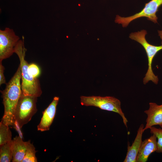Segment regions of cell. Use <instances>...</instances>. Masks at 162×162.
Wrapping results in <instances>:
<instances>
[{
	"label": "cell",
	"mask_w": 162,
	"mask_h": 162,
	"mask_svg": "<svg viewBox=\"0 0 162 162\" xmlns=\"http://www.w3.org/2000/svg\"><path fill=\"white\" fill-rule=\"evenodd\" d=\"M12 140L0 146V162H10L12 161Z\"/></svg>",
	"instance_id": "obj_13"
},
{
	"label": "cell",
	"mask_w": 162,
	"mask_h": 162,
	"mask_svg": "<svg viewBox=\"0 0 162 162\" xmlns=\"http://www.w3.org/2000/svg\"><path fill=\"white\" fill-rule=\"evenodd\" d=\"M20 40L13 29L7 27L4 30H0V62L14 53L15 46Z\"/></svg>",
	"instance_id": "obj_7"
},
{
	"label": "cell",
	"mask_w": 162,
	"mask_h": 162,
	"mask_svg": "<svg viewBox=\"0 0 162 162\" xmlns=\"http://www.w3.org/2000/svg\"><path fill=\"white\" fill-rule=\"evenodd\" d=\"M59 99L58 97H55L52 101L44 111L40 122L37 126L38 130L44 131L49 130L55 116Z\"/></svg>",
	"instance_id": "obj_9"
},
{
	"label": "cell",
	"mask_w": 162,
	"mask_h": 162,
	"mask_svg": "<svg viewBox=\"0 0 162 162\" xmlns=\"http://www.w3.org/2000/svg\"><path fill=\"white\" fill-rule=\"evenodd\" d=\"M37 97L22 94L15 114V123H17L20 128L29 122L37 111Z\"/></svg>",
	"instance_id": "obj_5"
},
{
	"label": "cell",
	"mask_w": 162,
	"mask_h": 162,
	"mask_svg": "<svg viewBox=\"0 0 162 162\" xmlns=\"http://www.w3.org/2000/svg\"><path fill=\"white\" fill-rule=\"evenodd\" d=\"M162 4V0H151L146 3L143 8L139 12L127 17L116 16L115 22L122 24L123 27H127L133 20L141 17H145L154 23L158 22L156 13L159 7Z\"/></svg>",
	"instance_id": "obj_6"
},
{
	"label": "cell",
	"mask_w": 162,
	"mask_h": 162,
	"mask_svg": "<svg viewBox=\"0 0 162 162\" xmlns=\"http://www.w3.org/2000/svg\"><path fill=\"white\" fill-rule=\"evenodd\" d=\"M12 162H22L26 152L27 142H24L20 136L12 140Z\"/></svg>",
	"instance_id": "obj_12"
},
{
	"label": "cell",
	"mask_w": 162,
	"mask_h": 162,
	"mask_svg": "<svg viewBox=\"0 0 162 162\" xmlns=\"http://www.w3.org/2000/svg\"><path fill=\"white\" fill-rule=\"evenodd\" d=\"M37 152L32 144L30 140L27 142V148L24 157L22 162H37V158L35 156Z\"/></svg>",
	"instance_id": "obj_15"
},
{
	"label": "cell",
	"mask_w": 162,
	"mask_h": 162,
	"mask_svg": "<svg viewBox=\"0 0 162 162\" xmlns=\"http://www.w3.org/2000/svg\"><path fill=\"white\" fill-rule=\"evenodd\" d=\"M144 128L143 124H141L132 145L130 146L128 145L126 155L123 162H136V158L142 142V136Z\"/></svg>",
	"instance_id": "obj_11"
},
{
	"label": "cell",
	"mask_w": 162,
	"mask_h": 162,
	"mask_svg": "<svg viewBox=\"0 0 162 162\" xmlns=\"http://www.w3.org/2000/svg\"><path fill=\"white\" fill-rule=\"evenodd\" d=\"M149 129L151 133L155 135L158 139L157 150L156 152L162 153V129L154 126L151 127Z\"/></svg>",
	"instance_id": "obj_16"
},
{
	"label": "cell",
	"mask_w": 162,
	"mask_h": 162,
	"mask_svg": "<svg viewBox=\"0 0 162 162\" xmlns=\"http://www.w3.org/2000/svg\"><path fill=\"white\" fill-rule=\"evenodd\" d=\"M80 98V103L82 105L94 106L102 110L118 113L121 116L124 125L127 128L128 120L122 111L121 102L118 99L111 96H81Z\"/></svg>",
	"instance_id": "obj_4"
},
{
	"label": "cell",
	"mask_w": 162,
	"mask_h": 162,
	"mask_svg": "<svg viewBox=\"0 0 162 162\" xmlns=\"http://www.w3.org/2000/svg\"><path fill=\"white\" fill-rule=\"evenodd\" d=\"M149 105L148 109L144 112L147 117L143 132L154 125H159L162 128V104L158 105L156 103L150 102Z\"/></svg>",
	"instance_id": "obj_8"
},
{
	"label": "cell",
	"mask_w": 162,
	"mask_h": 162,
	"mask_svg": "<svg viewBox=\"0 0 162 162\" xmlns=\"http://www.w3.org/2000/svg\"><path fill=\"white\" fill-rule=\"evenodd\" d=\"M21 72L20 65L13 76L1 91L3 99L4 112L2 122L8 126L15 124L16 108L22 94L20 80Z\"/></svg>",
	"instance_id": "obj_1"
},
{
	"label": "cell",
	"mask_w": 162,
	"mask_h": 162,
	"mask_svg": "<svg viewBox=\"0 0 162 162\" xmlns=\"http://www.w3.org/2000/svg\"><path fill=\"white\" fill-rule=\"evenodd\" d=\"M20 40L15 46L14 53L18 56L20 61V66L21 72L22 93L25 95L36 97H40L42 93L39 80L32 77L28 70L29 64L25 59L27 50L25 47L24 38Z\"/></svg>",
	"instance_id": "obj_2"
},
{
	"label": "cell",
	"mask_w": 162,
	"mask_h": 162,
	"mask_svg": "<svg viewBox=\"0 0 162 162\" xmlns=\"http://www.w3.org/2000/svg\"><path fill=\"white\" fill-rule=\"evenodd\" d=\"M11 131L9 126L2 122L0 123V146L12 140Z\"/></svg>",
	"instance_id": "obj_14"
},
{
	"label": "cell",
	"mask_w": 162,
	"mask_h": 162,
	"mask_svg": "<svg viewBox=\"0 0 162 162\" xmlns=\"http://www.w3.org/2000/svg\"><path fill=\"white\" fill-rule=\"evenodd\" d=\"M147 34V31L146 30H142L140 31L131 33L129 35V38L141 44L144 49L147 56L148 69L143 79V84H146L151 81L157 84L158 83L159 79L158 76H156L153 72L152 63L156 54L159 51L162 50V45L156 46L150 44L147 41L145 38Z\"/></svg>",
	"instance_id": "obj_3"
},
{
	"label": "cell",
	"mask_w": 162,
	"mask_h": 162,
	"mask_svg": "<svg viewBox=\"0 0 162 162\" xmlns=\"http://www.w3.org/2000/svg\"><path fill=\"white\" fill-rule=\"evenodd\" d=\"M28 70L30 74L34 78H37L40 74L39 67L34 63H32L29 64Z\"/></svg>",
	"instance_id": "obj_17"
},
{
	"label": "cell",
	"mask_w": 162,
	"mask_h": 162,
	"mask_svg": "<svg viewBox=\"0 0 162 162\" xmlns=\"http://www.w3.org/2000/svg\"><path fill=\"white\" fill-rule=\"evenodd\" d=\"M157 138L154 134L142 142L137 155L136 162H146L149 155L157 150Z\"/></svg>",
	"instance_id": "obj_10"
},
{
	"label": "cell",
	"mask_w": 162,
	"mask_h": 162,
	"mask_svg": "<svg viewBox=\"0 0 162 162\" xmlns=\"http://www.w3.org/2000/svg\"><path fill=\"white\" fill-rule=\"evenodd\" d=\"M4 67L2 65V62H0V85L6 83L4 75Z\"/></svg>",
	"instance_id": "obj_18"
},
{
	"label": "cell",
	"mask_w": 162,
	"mask_h": 162,
	"mask_svg": "<svg viewBox=\"0 0 162 162\" xmlns=\"http://www.w3.org/2000/svg\"><path fill=\"white\" fill-rule=\"evenodd\" d=\"M158 35L160 36L161 39V44L162 45V30H158Z\"/></svg>",
	"instance_id": "obj_19"
}]
</instances>
